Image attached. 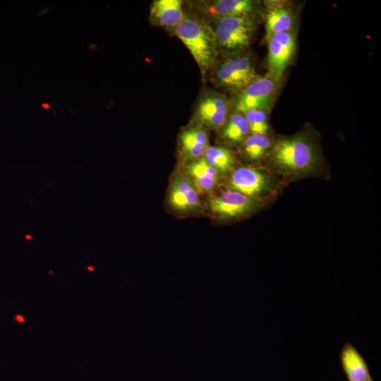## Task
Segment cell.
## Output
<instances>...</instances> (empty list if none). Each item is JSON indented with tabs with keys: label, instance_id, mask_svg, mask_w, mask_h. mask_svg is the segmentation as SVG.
I'll list each match as a JSON object with an SVG mask.
<instances>
[{
	"label": "cell",
	"instance_id": "5",
	"mask_svg": "<svg viewBox=\"0 0 381 381\" xmlns=\"http://www.w3.org/2000/svg\"><path fill=\"white\" fill-rule=\"evenodd\" d=\"M218 83L233 91H241L257 78L250 59L238 56L224 61L216 72Z\"/></svg>",
	"mask_w": 381,
	"mask_h": 381
},
{
	"label": "cell",
	"instance_id": "3",
	"mask_svg": "<svg viewBox=\"0 0 381 381\" xmlns=\"http://www.w3.org/2000/svg\"><path fill=\"white\" fill-rule=\"evenodd\" d=\"M214 30L218 47L236 51L249 45L255 31L251 16H234L218 18Z\"/></svg>",
	"mask_w": 381,
	"mask_h": 381
},
{
	"label": "cell",
	"instance_id": "19",
	"mask_svg": "<svg viewBox=\"0 0 381 381\" xmlns=\"http://www.w3.org/2000/svg\"><path fill=\"white\" fill-rule=\"evenodd\" d=\"M271 140L265 135L251 134L244 139L243 150L251 159L261 158L270 148Z\"/></svg>",
	"mask_w": 381,
	"mask_h": 381
},
{
	"label": "cell",
	"instance_id": "4",
	"mask_svg": "<svg viewBox=\"0 0 381 381\" xmlns=\"http://www.w3.org/2000/svg\"><path fill=\"white\" fill-rule=\"evenodd\" d=\"M279 80L270 75L257 78L241 91L236 109L241 113L255 109L266 112L271 109L274 100Z\"/></svg>",
	"mask_w": 381,
	"mask_h": 381
},
{
	"label": "cell",
	"instance_id": "12",
	"mask_svg": "<svg viewBox=\"0 0 381 381\" xmlns=\"http://www.w3.org/2000/svg\"><path fill=\"white\" fill-rule=\"evenodd\" d=\"M294 21V13L291 7L282 2H270L265 15L266 38L292 31Z\"/></svg>",
	"mask_w": 381,
	"mask_h": 381
},
{
	"label": "cell",
	"instance_id": "15",
	"mask_svg": "<svg viewBox=\"0 0 381 381\" xmlns=\"http://www.w3.org/2000/svg\"><path fill=\"white\" fill-rule=\"evenodd\" d=\"M187 171L198 190L202 192L210 193L217 185L219 171L203 157L190 162L187 166Z\"/></svg>",
	"mask_w": 381,
	"mask_h": 381
},
{
	"label": "cell",
	"instance_id": "9",
	"mask_svg": "<svg viewBox=\"0 0 381 381\" xmlns=\"http://www.w3.org/2000/svg\"><path fill=\"white\" fill-rule=\"evenodd\" d=\"M168 200L176 211L192 212L200 206L199 190L190 177L177 174L171 183Z\"/></svg>",
	"mask_w": 381,
	"mask_h": 381
},
{
	"label": "cell",
	"instance_id": "18",
	"mask_svg": "<svg viewBox=\"0 0 381 381\" xmlns=\"http://www.w3.org/2000/svg\"><path fill=\"white\" fill-rule=\"evenodd\" d=\"M250 132L248 122L240 113L232 114L226 121L222 131L223 137L231 142H240L247 137Z\"/></svg>",
	"mask_w": 381,
	"mask_h": 381
},
{
	"label": "cell",
	"instance_id": "7",
	"mask_svg": "<svg viewBox=\"0 0 381 381\" xmlns=\"http://www.w3.org/2000/svg\"><path fill=\"white\" fill-rule=\"evenodd\" d=\"M258 200L238 192L228 190L211 198L208 206L211 212L221 219H232L251 212L258 206Z\"/></svg>",
	"mask_w": 381,
	"mask_h": 381
},
{
	"label": "cell",
	"instance_id": "6",
	"mask_svg": "<svg viewBox=\"0 0 381 381\" xmlns=\"http://www.w3.org/2000/svg\"><path fill=\"white\" fill-rule=\"evenodd\" d=\"M267 40L270 75L279 81L294 55L296 35L293 30L284 32L274 34Z\"/></svg>",
	"mask_w": 381,
	"mask_h": 381
},
{
	"label": "cell",
	"instance_id": "21",
	"mask_svg": "<svg viewBox=\"0 0 381 381\" xmlns=\"http://www.w3.org/2000/svg\"><path fill=\"white\" fill-rule=\"evenodd\" d=\"M368 381H373V380L371 379V380H368Z\"/></svg>",
	"mask_w": 381,
	"mask_h": 381
},
{
	"label": "cell",
	"instance_id": "13",
	"mask_svg": "<svg viewBox=\"0 0 381 381\" xmlns=\"http://www.w3.org/2000/svg\"><path fill=\"white\" fill-rule=\"evenodd\" d=\"M257 3L250 0H217L204 4L203 11L217 18L234 16H251Z\"/></svg>",
	"mask_w": 381,
	"mask_h": 381
},
{
	"label": "cell",
	"instance_id": "10",
	"mask_svg": "<svg viewBox=\"0 0 381 381\" xmlns=\"http://www.w3.org/2000/svg\"><path fill=\"white\" fill-rule=\"evenodd\" d=\"M228 111V104L223 97L210 95L200 102L196 114L205 123L214 129H219L224 126L227 121Z\"/></svg>",
	"mask_w": 381,
	"mask_h": 381
},
{
	"label": "cell",
	"instance_id": "16",
	"mask_svg": "<svg viewBox=\"0 0 381 381\" xmlns=\"http://www.w3.org/2000/svg\"><path fill=\"white\" fill-rule=\"evenodd\" d=\"M180 141L185 155L193 160L200 158L208 147L207 134L198 127L185 130L180 135Z\"/></svg>",
	"mask_w": 381,
	"mask_h": 381
},
{
	"label": "cell",
	"instance_id": "20",
	"mask_svg": "<svg viewBox=\"0 0 381 381\" xmlns=\"http://www.w3.org/2000/svg\"><path fill=\"white\" fill-rule=\"evenodd\" d=\"M243 114L252 134L265 135L269 129L267 116L265 111L252 109Z\"/></svg>",
	"mask_w": 381,
	"mask_h": 381
},
{
	"label": "cell",
	"instance_id": "11",
	"mask_svg": "<svg viewBox=\"0 0 381 381\" xmlns=\"http://www.w3.org/2000/svg\"><path fill=\"white\" fill-rule=\"evenodd\" d=\"M339 358L348 381H368L372 379L365 359L351 343L344 344Z\"/></svg>",
	"mask_w": 381,
	"mask_h": 381
},
{
	"label": "cell",
	"instance_id": "14",
	"mask_svg": "<svg viewBox=\"0 0 381 381\" xmlns=\"http://www.w3.org/2000/svg\"><path fill=\"white\" fill-rule=\"evenodd\" d=\"M150 16L158 25L166 28H176L185 18L180 0L155 1Z\"/></svg>",
	"mask_w": 381,
	"mask_h": 381
},
{
	"label": "cell",
	"instance_id": "8",
	"mask_svg": "<svg viewBox=\"0 0 381 381\" xmlns=\"http://www.w3.org/2000/svg\"><path fill=\"white\" fill-rule=\"evenodd\" d=\"M229 190L256 198L270 190L271 181L267 174L250 167H240L231 174L228 183Z\"/></svg>",
	"mask_w": 381,
	"mask_h": 381
},
{
	"label": "cell",
	"instance_id": "17",
	"mask_svg": "<svg viewBox=\"0 0 381 381\" xmlns=\"http://www.w3.org/2000/svg\"><path fill=\"white\" fill-rule=\"evenodd\" d=\"M205 160L219 172L229 171L234 164L231 152L222 147H207L203 154Z\"/></svg>",
	"mask_w": 381,
	"mask_h": 381
},
{
	"label": "cell",
	"instance_id": "2",
	"mask_svg": "<svg viewBox=\"0 0 381 381\" xmlns=\"http://www.w3.org/2000/svg\"><path fill=\"white\" fill-rule=\"evenodd\" d=\"M175 34L189 50L201 72L207 71L219 47L214 30L200 19L185 17L175 28Z\"/></svg>",
	"mask_w": 381,
	"mask_h": 381
},
{
	"label": "cell",
	"instance_id": "1",
	"mask_svg": "<svg viewBox=\"0 0 381 381\" xmlns=\"http://www.w3.org/2000/svg\"><path fill=\"white\" fill-rule=\"evenodd\" d=\"M270 159L282 173L295 176L315 170L318 163V154L314 143L306 134H298L279 140L274 146Z\"/></svg>",
	"mask_w": 381,
	"mask_h": 381
}]
</instances>
